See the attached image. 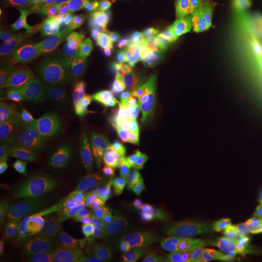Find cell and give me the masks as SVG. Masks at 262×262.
I'll return each instance as SVG.
<instances>
[{"mask_svg":"<svg viewBox=\"0 0 262 262\" xmlns=\"http://www.w3.org/2000/svg\"><path fill=\"white\" fill-rule=\"evenodd\" d=\"M120 47L109 34L96 35L81 49L79 61L86 72H100L119 66Z\"/></svg>","mask_w":262,"mask_h":262,"instance_id":"11","label":"cell"},{"mask_svg":"<svg viewBox=\"0 0 262 262\" xmlns=\"http://www.w3.org/2000/svg\"><path fill=\"white\" fill-rule=\"evenodd\" d=\"M41 27L40 33L35 40L23 51V56L27 62H34L41 57L49 56L57 67L69 66L79 60L81 50L71 53H61L54 45V35L62 26L58 20L51 18L39 19Z\"/></svg>","mask_w":262,"mask_h":262,"instance_id":"9","label":"cell"},{"mask_svg":"<svg viewBox=\"0 0 262 262\" xmlns=\"http://www.w3.org/2000/svg\"><path fill=\"white\" fill-rule=\"evenodd\" d=\"M59 249L76 262H118L122 254L118 232L107 225H93Z\"/></svg>","mask_w":262,"mask_h":262,"instance_id":"4","label":"cell"},{"mask_svg":"<svg viewBox=\"0 0 262 262\" xmlns=\"http://www.w3.org/2000/svg\"><path fill=\"white\" fill-rule=\"evenodd\" d=\"M219 37L215 26L204 21L191 23L179 32V51L183 58L194 59L200 66H216L213 53Z\"/></svg>","mask_w":262,"mask_h":262,"instance_id":"7","label":"cell"},{"mask_svg":"<svg viewBox=\"0 0 262 262\" xmlns=\"http://www.w3.org/2000/svg\"><path fill=\"white\" fill-rule=\"evenodd\" d=\"M246 130H247V127L245 125H237V126L230 125L229 127H227L225 135L232 144L235 143L240 145V143L243 140Z\"/></svg>","mask_w":262,"mask_h":262,"instance_id":"44","label":"cell"},{"mask_svg":"<svg viewBox=\"0 0 262 262\" xmlns=\"http://www.w3.org/2000/svg\"><path fill=\"white\" fill-rule=\"evenodd\" d=\"M225 98V96L223 95H214L208 98V107L209 110L214 114L220 113L223 110V99Z\"/></svg>","mask_w":262,"mask_h":262,"instance_id":"47","label":"cell"},{"mask_svg":"<svg viewBox=\"0 0 262 262\" xmlns=\"http://www.w3.org/2000/svg\"><path fill=\"white\" fill-rule=\"evenodd\" d=\"M139 64L128 56L112 69L100 71L74 88L81 108L100 106L110 101L123 84H126Z\"/></svg>","mask_w":262,"mask_h":262,"instance_id":"6","label":"cell"},{"mask_svg":"<svg viewBox=\"0 0 262 262\" xmlns=\"http://www.w3.org/2000/svg\"><path fill=\"white\" fill-rule=\"evenodd\" d=\"M47 247L40 226L34 224L18 240L0 250V262H34Z\"/></svg>","mask_w":262,"mask_h":262,"instance_id":"13","label":"cell"},{"mask_svg":"<svg viewBox=\"0 0 262 262\" xmlns=\"http://www.w3.org/2000/svg\"><path fill=\"white\" fill-rule=\"evenodd\" d=\"M216 69L225 84H234L240 77L239 69L233 64H216Z\"/></svg>","mask_w":262,"mask_h":262,"instance_id":"38","label":"cell"},{"mask_svg":"<svg viewBox=\"0 0 262 262\" xmlns=\"http://www.w3.org/2000/svg\"><path fill=\"white\" fill-rule=\"evenodd\" d=\"M199 66H200V64L194 59L183 58V71H184L185 76L187 77L189 81L193 82L197 68Z\"/></svg>","mask_w":262,"mask_h":262,"instance_id":"45","label":"cell"},{"mask_svg":"<svg viewBox=\"0 0 262 262\" xmlns=\"http://www.w3.org/2000/svg\"><path fill=\"white\" fill-rule=\"evenodd\" d=\"M138 25H140V24H139V19L137 16V12L135 9V5H131V6L120 10L119 19L117 21L116 28L130 29V28H135Z\"/></svg>","mask_w":262,"mask_h":262,"instance_id":"35","label":"cell"},{"mask_svg":"<svg viewBox=\"0 0 262 262\" xmlns=\"http://www.w3.org/2000/svg\"><path fill=\"white\" fill-rule=\"evenodd\" d=\"M33 225L31 211L8 204H1L0 250L18 240Z\"/></svg>","mask_w":262,"mask_h":262,"instance_id":"14","label":"cell"},{"mask_svg":"<svg viewBox=\"0 0 262 262\" xmlns=\"http://www.w3.org/2000/svg\"><path fill=\"white\" fill-rule=\"evenodd\" d=\"M250 178L262 181V143L245 150Z\"/></svg>","mask_w":262,"mask_h":262,"instance_id":"30","label":"cell"},{"mask_svg":"<svg viewBox=\"0 0 262 262\" xmlns=\"http://www.w3.org/2000/svg\"><path fill=\"white\" fill-rule=\"evenodd\" d=\"M198 5L194 1H187L181 3H176L170 11L168 16L175 21L185 23L187 20L193 19L198 13Z\"/></svg>","mask_w":262,"mask_h":262,"instance_id":"31","label":"cell"},{"mask_svg":"<svg viewBox=\"0 0 262 262\" xmlns=\"http://www.w3.org/2000/svg\"><path fill=\"white\" fill-rule=\"evenodd\" d=\"M257 262H262V246L259 249V252H258V256H257Z\"/></svg>","mask_w":262,"mask_h":262,"instance_id":"53","label":"cell"},{"mask_svg":"<svg viewBox=\"0 0 262 262\" xmlns=\"http://www.w3.org/2000/svg\"><path fill=\"white\" fill-rule=\"evenodd\" d=\"M66 10L80 9L83 8L86 0H61Z\"/></svg>","mask_w":262,"mask_h":262,"instance_id":"48","label":"cell"},{"mask_svg":"<svg viewBox=\"0 0 262 262\" xmlns=\"http://www.w3.org/2000/svg\"><path fill=\"white\" fill-rule=\"evenodd\" d=\"M131 29H124V28H116L112 30L109 35L115 40V42L120 47L121 52H126V50H129L128 46V40L130 35Z\"/></svg>","mask_w":262,"mask_h":262,"instance_id":"41","label":"cell"},{"mask_svg":"<svg viewBox=\"0 0 262 262\" xmlns=\"http://www.w3.org/2000/svg\"><path fill=\"white\" fill-rule=\"evenodd\" d=\"M139 1L141 0H111L108 4L99 8L106 11H117V10L123 9L131 5H135Z\"/></svg>","mask_w":262,"mask_h":262,"instance_id":"46","label":"cell"},{"mask_svg":"<svg viewBox=\"0 0 262 262\" xmlns=\"http://www.w3.org/2000/svg\"><path fill=\"white\" fill-rule=\"evenodd\" d=\"M25 126H53L66 122L82 108L74 88L46 85L24 106Z\"/></svg>","mask_w":262,"mask_h":262,"instance_id":"3","label":"cell"},{"mask_svg":"<svg viewBox=\"0 0 262 262\" xmlns=\"http://www.w3.org/2000/svg\"><path fill=\"white\" fill-rule=\"evenodd\" d=\"M181 0H141L135 4L140 25H147L163 19L170 9Z\"/></svg>","mask_w":262,"mask_h":262,"instance_id":"24","label":"cell"},{"mask_svg":"<svg viewBox=\"0 0 262 262\" xmlns=\"http://www.w3.org/2000/svg\"><path fill=\"white\" fill-rule=\"evenodd\" d=\"M10 8L19 13L47 17L66 10L61 0H9Z\"/></svg>","mask_w":262,"mask_h":262,"instance_id":"23","label":"cell"},{"mask_svg":"<svg viewBox=\"0 0 262 262\" xmlns=\"http://www.w3.org/2000/svg\"><path fill=\"white\" fill-rule=\"evenodd\" d=\"M13 193L17 199L30 204H40L44 201L52 200L37 183L23 177H20L19 182L14 186Z\"/></svg>","mask_w":262,"mask_h":262,"instance_id":"26","label":"cell"},{"mask_svg":"<svg viewBox=\"0 0 262 262\" xmlns=\"http://www.w3.org/2000/svg\"><path fill=\"white\" fill-rule=\"evenodd\" d=\"M262 133L258 129L253 128H247L246 133L244 135L243 140L240 143V146L244 150H247L253 147L254 145L261 144Z\"/></svg>","mask_w":262,"mask_h":262,"instance_id":"42","label":"cell"},{"mask_svg":"<svg viewBox=\"0 0 262 262\" xmlns=\"http://www.w3.org/2000/svg\"><path fill=\"white\" fill-rule=\"evenodd\" d=\"M187 97L186 85L183 80L176 76L169 80L161 88L158 99V107L160 112L168 116L177 113Z\"/></svg>","mask_w":262,"mask_h":262,"instance_id":"19","label":"cell"},{"mask_svg":"<svg viewBox=\"0 0 262 262\" xmlns=\"http://www.w3.org/2000/svg\"><path fill=\"white\" fill-rule=\"evenodd\" d=\"M250 178L246 162V152L239 144H232L229 159L224 170L225 186L236 188L247 183Z\"/></svg>","mask_w":262,"mask_h":262,"instance_id":"20","label":"cell"},{"mask_svg":"<svg viewBox=\"0 0 262 262\" xmlns=\"http://www.w3.org/2000/svg\"><path fill=\"white\" fill-rule=\"evenodd\" d=\"M34 262H76L68 253L59 248L49 246L39 254Z\"/></svg>","mask_w":262,"mask_h":262,"instance_id":"33","label":"cell"},{"mask_svg":"<svg viewBox=\"0 0 262 262\" xmlns=\"http://www.w3.org/2000/svg\"><path fill=\"white\" fill-rule=\"evenodd\" d=\"M171 37L172 34L170 30L166 28L148 31L143 44L131 54L132 58L141 66L144 61H147L151 57L160 54L168 45Z\"/></svg>","mask_w":262,"mask_h":262,"instance_id":"21","label":"cell"},{"mask_svg":"<svg viewBox=\"0 0 262 262\" xmlns=\"http://www.w3.org/2000/svg\"><path fill=\"white\" fill-rule=\"evenodd\" d=\"M34 67H29L23 64L21 62L11 60V59H2L0 66V72L2 79L7 83H14L28 77L33 70Z\"/></svg>","mask_w":262,"mask_h":262,"instance_id":"29","label":"cell"},{"mask_svg":"<svg viewBox=\"0 0 262 262\" xmlns=\"http://www.w3.org/2000/svg\"><path fill=\"white\" fill-rule=\"evenodd\" d=\"M193 89L208 98L217 94L225 97V82L217 69L212 66H200L197 68Z\"/></svg>","mask_w":262,"mask_h":262,"instance_id":"22","label":"cell"},{"mask_svg":"<svg viewBox=\"0 0 262 262\" xmlns=\"http://www.w3.org/2000/svg\"><path fill=\"white\" fill-rule=\"evenodd\" d=\"M147 34H148V31L142 25H138L135 28L131 29L129 40H128V46H129V49L132 53L134 51H136L143 44Z\"/></svg>","mask_w":262,"mask_h":262,"instance_id":"39","label":"cell"},{"mask_svg":"<svg viewBox=\"0 0 262 262\" xmlns=\"http://www.w3.org/2000/svg\"><path fill=\"white\" fill-rule=\"evenodd\" d=\"M241 205H242V204H241ZM248 206H253L255 207V208H257V209L262 210V193H260L259 195H257V196L255 197L251 204H249V205H247V206L245 207Z\"/></svg>","mask_w":262,"mask_h":262,"instance_id":"52","label":"cell"},{"mask_svg":"<svg viewBox=\"0 0 262 262\" xmlns=\"http://www.w3.org/2000/svg\"><path fill=\"white\" fill-rule=\"evenodd\" d=\"M57 66H39L26 78L8 84L1 94L0 108L2 114H12L17 111L46 86L48 82L56 75Z\"/></svg>","mask_w":262,"mask_h":262,"instance_id":"8","label":"cell"},{"mask_svg":"<svg viewBox=\"0 0 262 262\" xmlns=\"http://www.w3.org/2000/svg\"><path fill=\"white\" fill-rule=\"evenodd\" d=\"M224 5L217 0H203L198 9V19L209 23L217 19L223 13Z\"/></svg>","mask_w":262,"mask_h":262,"instance_id":"32","label":"cell"},{"mask_svg":"<svg viewBox=\"0 0 262 262\" xmlns=\"http://www.w3.org/2000/svg\"><path fill=\"white\" fill-rule=\"evenodd\" d=\"M171 173V166L165 162L159 163L150 168L145 187L148 209L160 203L170 192Z\"/></svg>","mask_w":262,"mask_h":262,"instance_id":"17","label":"cell"},{"mask_svg":"<svg viewBox=\"0 0 262 262\" xmlns=\"http://www.w3.org/2000/svg\"><path fill=\"white\" fill-rule=\"evenodd\" d=\"M240 205L238 202H236L234 199L230 195H227L225 198L221 199L215 203L212 208L209 210V212L212 215H216V214H227L229 213L233 207H238Z\"/></svg>","mask_w":262,"mask_h":262,"instance_id":"40","label":"cell"},{"mask_svg":"<svg viewBox=\"0 0 262 262\" xmlns=\"http://www.w3.org/2000/svg\"><path fill=\"white\" fill-rule=\"evenodd\" d=\"M184 198L185 197H184L183 191L171 189L168 194L164 197L163 200L161 201V205L170 214L174 215L182 206Z\"/></svg>","mask_w":262,"mask_h":262,"instance_id":"36","label":"cell"},{"mask_svg":"<svg viewBox=\"0 0 262 262\" xmlns=\"http://www.w3.org/2000/svg\"><path fill=\"white\" fill-rule=\"evenodd\" d=\"M243 207L245 209H247V210L252 212V214L254 215V217H255V220H256V222H257V224L259 225V227H260L262 231V210L257 209V208L253 206Z\"/></svg>","mask_w":262,"mask_h":262,"instance_id":"51","label":"cell"},{"mask_svg":"<svg viewBox=\"0 0 262 262\" xmlns=\"http://www.w3.org/2000/svg\"><path fill=\"white\" fill-rule=\"evenodd\" d=\"M68 152L66 144L56 136L43 135L29 139L15 161L5 171L1 172V177L24 176L43 172L58 160L68 157Z\"/></svg>","mask_w":262,"mask_h":262,"instance_id":"5","label":"cell"},{"mask_svg":"<svg viewBox=\"0 0 262 262\" xmlns=\"http://www.w3.org/2000/svg\"><path fill=\"white\" fill-rule=\"evenodd\" d=\"M127 106L131 112L134 114L138 122H144L152 113L156 112L158 107V99L143 95L138 93L134 88H130L126 94Z\"/></svg>","mask_w":262,"mask_h":262,"instance_id":"25","label":"cell"},{"mask_svg":"<svg viewBox=\"0 0 262 262\" xmlns=\"http://www.w3.org/2000/svg\"><path fill=\"white\" fill-rule=\"evenodd\" d=\"M37 183L53 201L82 204L94 195L92 173L74 158L66 157L37 174L20 176Z\"/></svg>","mask_w":262,"mask_h":262,"instance_id":"2","label":"cell"},{"mask_svg":"<svg viewBox=\"0 0 262 262\" xmlns=\"http://www.w3.org/2000/svg\"><path fill=\"white\" fill-rule=\"evenodd\" d=\"M168 76V69L165 66L146 63L134 72L133 88L143 95L157 98Z\"/></svg>","mask_w":262,"mask_h":262,"instance_id":"15","label":"cell"},{"mask_svg":"<svg viewBox=\"0 0 262 262\" xmlns=\"http://www.w3.org/2000/svg\"><path fill=\"white\" fill-rule=\"evenodd\" d=\"M141 124L128 106L111 99L84 122L75 137L84 159L100 170H111L136 159Z\"/></svg>","mask_w":262,"mask_h":262,"instance_id":"1","label":"cell"},{"mask_svg":"<svg viewBox=\"0 0 262 262\" xmlns=\"http://www.w3.org/2000/svg\"><path fill=\"white\" fill-rule=\"evenodd\" d=\"M40 232L45 242L54 248H61L70 239L61 226L49 217H45L44 224L40 226Z\"/></svg>","mask_w":262,"mask_h":262,"instance_id":"27","label":"cell"},{"mask_svg":"<svg viewBox=\"0 0 262 262\" xmlns=\"http://www.w3.org/2000/svg\"><path fill=\"white\" fill-rule=\"evenodd\" d=\"M148 213L151 227L159 233H167L176 225L174 215L167 212L161 205V202L149 208Z\"/></svg>","mask_w":262,"mask_h":262,"instance_id":"28","label":"cell"},{"mask_svg":"<svg viewBox=\"0 0 262 262\" xmlns=\"http://www.w3.org/2000/svg\"><path fill=\"white\" fill-rule=\"evenodd\" d=\"M185 199L203 207L208 211L221 199L229 195L227 188L223 182L207 181L199 183L183 191Z\"/></svg>","mask_w":262,"mask_h":262,"instance_id":"18","label":"cell"},{"mask_svg":"<svg viewBox=\"0 0 262 262\" xmlns=\"http://www.w3.org/2000/svg\"><path fill=\"white\" fill-rule=\"evenodd\" d=\"M173 135L172 116L158 109L141 124V150L150 159L160 158L168 150Z\"/></svg>","mask_w":262,"mask_h":262,"instance_id":"10","label":"cell"},{"mask_svg":"<svg viewBox=\"0 0 262 262\" xmlns=\"http://www.w3.org/2000/svg\"><path fill=\"white\" fill-rule=\"evenodd\" d=\"M262 193V181H255L244 186L240 191L242 205L247 206L253 202V199Z\"/></svg>","mask_w":262,"mask_h":262,"instance_id":"37","label":"cell"},{"mask_svg":"<svg viewBox=\"0 0 262 262\" xmlns=\"http://www.w3.org/2000/svg\"><path fill=\"white\" fill-rule=\"evenodd\" d=\"M228 253L230 254V256L232 257L234 262H257L247 257L246 255H244L243 253H240L238 251H232V252H229Z\"/></svg>","mask_w":262,"mask_h":262,"instance_id":"50","label":"cell"},{"mask_svg":"<svg viewBox=\"0 0 262 262\" xmlns=\"http://www.w3.org/2000/svg\"><path fill=\"white\" fill-rule=\"evenodd\" d=\"M94 194L119 206H129L134 197V188L130 181L123 176L101 170L92 173Z\"/></svg>","mask_w":262,"mask_h":262,"instance_id":"12","label":"cell"},{"mask_svg":"<svg viewBox=\"0 0 262 262\" xmlns=\"http://www.w3.org/2000/svg\"><path fill=\"white\" fill-rule=\"evenodd\" d=\"M233 118L235 122H237L239 125L246 126V125L254 123L252 103L248 101H242L237 104L233 111Z\"/></svg>","mask_w":262,"mask_h":262,"instance_id":"34","label":"cell"},{"mask_svg":"<svg viewBox=\"0 0 262 262\" xmlns=\"http://www.w3.org/2000/svg\"><path fill=\"white\" fill-rule=\"evenodd\" d=\"M111 0H86L83 8L93 9V8H99L108 4Z\"/></svg>","mask_w":262,"mask_h":262,"instance_id":"49","label":"cell"},{"mask_svg":"<svg viewBox=\"0 0 262 262\" xmlns=\"http://www.w3.org/2000/svg\"><path fill=\"white\" fill-rule=\"evenodd\" d=\"M258 84V79L246 78L236 85V94L239 96H245L253 92Z\"/></svg>","mask_w":262,"mask_h":262,"instance_id":"43","label":"cell"},{"mask_svg":"<svg viewBox=\"0 0 262 262\" xmlns=\"http://www.w3.org/2000/svg\"><path fill=\"white\" fill-rule=\"evenodd\" d=\"M29 141L27 126H5L1 129L0 172L5 171L17 159L19 151Z\"/></svg>","mask_w":262,"mask_h":262,"instance_id":"16","label":"cell"}]
</instances>
